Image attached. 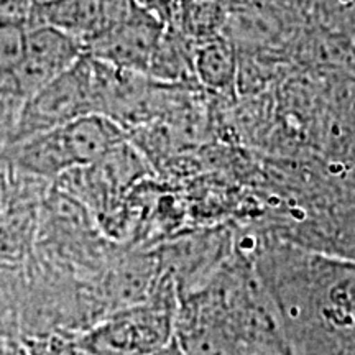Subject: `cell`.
<instances>
[{
  "label": "cell",
  "mask_w": 355,
  "mask_h": 355,
  "mask_svg": "<svg viewBox=\"0 0 355 355\" xmlns=\"http://www.w3.org/2000/svg\"><path fill=\"white\" fill-rule=\"evenodd\" d=\"M42 24L73 35L86 44L99 28L101 0H56L38 6Z\"/></svg>",
  "instance_id": "obj_6"
},
{
  "label": "cell",
  "mask_w": 355,
  "mask_h": 355,
  "mask_svg": "<svg viewBox=\"0 0 355 355\" xmlns=\"http://www.w3.org/2000/svg\"><path fill=\"white\" fill-rule=\"evenodd\" d=\"M73 170L94 165L123 141L117 121L104 114H87L56 128Z\"/></svg>",
  "instance_id": "obj_5"
},
{
  "label": "cell",
  "mask_w": 355,
  "mask_h": 355,
  "mask_svg": "<svg viewBox=\"0 0 355 355\" xmlns=\"http://www.w3.org/2000/svg\"><path fill=\"white\" fill-rule=\"evenodd\" d=\"M217 6L214 0H183V20L193 33L212 30Z\"/></svg>",
  "instance_id": "obj_9"
},
{
  "label": "cell",
  "mask_w": 355,
  "mask_h": 355,
  "mask_svg": "<svg viewBox=\"0 0 355 355\" xmlns=\"http://www.w3.org/2000/svg\"><path fill=\"white\" fill-rule=\"evenodd\" d=\"M8 183H10V180H8L6 173L0 170V209H2L3 202H6V198L8 193Z\"/></svg>",
  "instance_id": "obj_12"
},
{
  "label": "cell",
  "mask_w": 355,
  "mask_h": 355,
  "mask_svg": "<svg viewBox=\"0 0 355 355\" xmlns=\"http://www.w3.org/2000/svg\"><path fill=\"white\" fill-rule=\"evenodd\" d=\"M28 26L19 19H0V74L12 76L26 53Z\"/></svg>",
  "instance_id": "obj_7"
},
{
  "label": "cell",
  "mask_w": 355,
  "mask_h": 355,
  "mask_svg": "<svg viewBox=\"0 0 355 355\" xmlns=\"http://www.w3.org/2000/svg\"><path fill=\"white\" fill-rule=\"evenodd\" d=\"M152 355H188V354H186L183 345L180 344V340H178L176 336H175V339H173L170 344H166L165 347L157 350V352L152 354Z\"/></svg>",
  "instance_id": "obj_11"
},
{
  "label": "cell",
  "mask_w": 355,
  "mask_h": 355,
  "mask_svg": "<svg viewBox=\"0 0 355 355\" xmlns=\"http://www.w3.org/2000/svg\"><path fill=\"white\" fill-rule=\"evenodd\" d=\"M92 112H96L92 63L91 58L84 55L73 68L24 102L8 145L55 130Z\"/></svg>",
  "instance_id": "obj_2"
},
{
  "label": "cell",
  "mask_w": 355,
  "mask_h": 355,
  "mask_svg": "<svg viewBox=\"0 0 355 355\" xmlns=\"http://www.w3.org/2000/svg\"><path fill=\"white\" fill-rule=\"evenodd\" d=\"M178 2L180 0H135L137 7L148 13V15H152L153 19H157V15L162 17V19L163 17L171 15L173 8H175Z\"/></svg>",
  "instance_id": "obj_10"
},
{
  "label": "cell",
  "mask_w": 355,
  "mask_h": 355,
  "mask_svg": "<svg viewBox=\"0 0 355 355\" xmlns=\"http://www.w3.org/2000/svg\"><path fill=\"white\" fill-rule=\"evenodd\" d=\"M86 55V44L73 35L48 24L28 28L26 53L15 71L17 89L26 101L53 79L73 68Z\"/></svg>",
  "instance_id": "obj_3"
},
{
  "label": "cell",
  "mask_w": 355,
  "mask_h": 355,
  "mask_svg": "<svg viewBox=\"0 0 355 355\" xmlns=\"http://www.w3.org/2000/svg\"><path fill=\"white\" fill-rule=\"evenodd\" d=\"M232 55L224 43H207L198 51L196 73L207 86H225L232 76Z\"/></svg>",
  "instance_id": "obj_8"
},
{
  "label": "cell",
  "mask_w": 355,
  "mask_h": 355,
  "mask_svg": "<svg viewBox=\"0 0 355 355\" xmlns=\"http://www.w3.org/2000/svg\"><path fill=\"white\" fill-rule=\"evenodd\" d=\"M157 19L137 10L127 24L86 43V55L125 71H146L159 43Z\"/></svg>",
  "instance_id": "obj_4"
},
{
  "label": "cell",
  "mask_w": 355,
  "mask_h": 355,
  "mask_svg": "<svg viewBox=\"0 0 355 355\" xmlns=\"http://www.w3.org/2000/svg\"><path fill=\"white\" fill-rule=\"evenodd\" d=\"M37 2V6H44V3H51V2H56V0H35Z\"/></svg>",
  "instance_id": "obj_13"
},
{
  "label": "cell",
  "mask_w": 355,
  "mask_h": 355,
  "mask_svg": "<svg viewBox=\"0 0 355 355\" xmlns=\"http://www.w3.org/2000/svg\"><path fill=\"white\" fill-rule=\"evenodd\" d=\"M180 303L176 285L163 273L152 298L109 314L74 343L117 355H152L175 339Z\"/></svg>",
  "instance_id": "obj_1"
}]
</instances>
